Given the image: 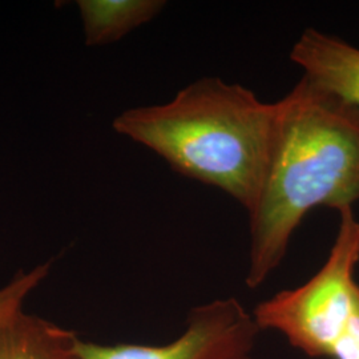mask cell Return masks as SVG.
<instances>
[{
	"label": "cell",
	"mask_w": 359,
	"mask_h": 359,
	"mask_svg": "<svg viewBox=\"0 0 359 359\" xmlns=\"http://www.w3.org/2000/svg\"><path fill=\"white\" fill-rule=\"evenodd\" d=\"M277 103L268 167L249 215L246 286L257 289L286 256L310 210L359 201V109L302 76Z\"/></svg>",
	"instance_id": "6da1fadb"
},
{
	"label": "cell",
	"mask_w": 359,
	"mask_h": 359,
	"mask_svg": "<svg viewBox=\"0 0 359 359\" xmlns=\"http://www.w3.org/2000/svg\"><path fill=\"white\" fill-rule=\"evenodd\" d=\"M277 103L218 77H203L168 103L116 116V133L165 160L180 175L216 187L248 213L256 205L274 136Z\"/></svg>",
	"instance_id": "7a4b0ae2"
},
{
	"label": "cell",
	"mask_w": 359,
	"mask_h": 359,
	"mask_svg": "<svg viewBox=\"0 0 359 359\" xmlns=\"http://www.w3.org/2000/svg\"><path fill=\"white\" fill-rule=\"evenodd\" d=\"M339 226L330 253L309 281L259 302L253 318L309 358H329L355 306L359 285V221L353 208L338 210Z\"/></svg>",
	"instance_id": "3957f363"
},
{
	"label": "cell",
	"mask_w": 359,
	"mask_h": 359,
	"mask_svg": "<svg viewBox=\"0 0 359 359\" xmlns=\"http://www.w3.org/2000/svg\"><path fill=\"white\" fill-rule=\"evenodd\" d=\"M261 333L237 298L194 306L184 332L167 345H103L77 338L79 359H257Z\"/></svg>",
	"instance_id": "277c9868"
},
{
	"label": "cell",
	"mask_w": 359,
	"mask_h": 359,
	"mask_svg": "<svg viewBox=\"0 0 359 359\" xmlns=\"http://www.w3.org/2000/svg\"><path fill=\"white\" fill-rule=\"evenodd\" d=\"M290 60L316 86L359 109V48L308 28L295 41Z\"/></svg>",
	"instance_id": "5b68a950"
},
{
	"label": "cell",
	"mask_w": 359,
	"mask_h": 359,
	"mask_svg": "<svg viewBox=\"0 0 359 359\" xmlns=\"http://www.w3.org/2000/svg\"><path fill=\"white\" fill-rule=\"evenodd\" d=\"M77 338L71 330L23 311L0 326V359H79Z\"/></svg>",
	"instance_id": "8992f818"
},
{
	"label": "cell",
	"mask_w": 359,
	"mask_h": 359,
	"mask_svg": "<svg viewBox=\"0 0 359 359\" xmlns=\"http://www.w3.org/2000/svg\"><path fill=\"white\" fill-rule=\"evenodd\" d=\"M165 4L161 0H79L84 41L88 47L115 43L151 22Z\"/></svg>",
	"instance_id": "52a82bcc"
},
{
	"label": "cell",
	"mask_w": 359,
	"mask_h": 359,
	"mask_svg": "<svg viewBox=\"0 0 359 359\" xmlns=\"http://www.w3.org/2000/svg\"><path fill=\"white\" fill-rule=\"evenodd\" d=\"M50 270L51 262L39 264L32 269L19 271L11 281L0 287V326L25 311L27 298L47 278Z\"/></svg>",
	"instance_id": "ba28073f"
},
{
	"label": "cell",
	"mask_w": 359,
	"mask_h": 359,
	"mask_svg": "<svg viewBox=\"0 0 359 359\" xmlns=\"http://www.w3.org/2000/svg\"><path fill=\"white\" fill-rule=\"evenodd\" d=\"M330 359H359V290L353 314L345 330L335 341Z\"/></svg>",
	"instance_id": "9c48e42d"
}]
</instances>
